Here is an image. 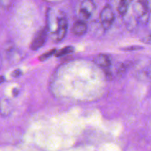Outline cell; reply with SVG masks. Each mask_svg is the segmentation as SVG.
Segmentation results:
<instances>
[{
  "instance_id": "9c48e42d",
  "label": "cell",
  "mask_w": 151,
  "mask_h": 151,
  "mask_svg": "<svg viewBox=\"0 0 151 151\" xmlns=\"http://www.w3.org/2000/svg\"><path fill=\"white\" fill-rule=\"evenodd\" d=\"M131 0H120L118 4V13L122 16H124L128 12Z\"/></svg>"
},
{
  "instance_id": "2e32d148",
  "label": "cell",
  "mask_w": 151,
  "mask_h": 151,
  "mask_svg": "<svg viewBox=\"0 0 151 151\" xmlns=\"http://www.w3.org/2000/svg\"><path fill=\"white\" fill-rule=\"evenodd\" d=\"M1 66V56H0V68Z\"/></svg>"
},
{
  "instance_id": "4fadbf2b",
  "label": "cell",
  "mask_w": 151,
  "mask_h": 151,
  "mask_svg": "<svg viewBox=\"0 0 151 151\" xmlns=\"http://www.w3.org/2000/svg\"><path fill=\"white\" fill-rule=\"evenodd\" d=\"M142 41L147 43V44H151V33L149 34L147 36H146L145 38L142 40Z\"/></svg>"
},
{
  "instance_id": "30bf717a",
  "label": "cell",
  "mask_w": 151,
  "mask_h": 151,
  "mask_svg": "<svg viewBox=\"0 0 151 151\" xmlns=\"http://www.w3.org/2000/svg\"><path fill=\"white\" fill-rule=\"evenodd\" d=\"M75 51V48L72 46H66V47H63V48L60 49V50H56L55 56L56 57H61V56H66V55L70 54Z\"/></svg>"
},
{
  "instance_id": "8fae6325",
  "label": "cell",
  "mask_w": 151,
  "mask_h": 151,
  "mask_svg": "<svg viewBox=\"0 0 151 151\" xmlns=\"http://www.w3.org/2000/svg\"><path fill=\"white\" fill-rule=\"evenodd\" d=\"M55 52H56L55 49H52V50H49V51L46 52V53H43L42 55H41V56L38 57V59H39L40 61H41V62H44V61L47 60V59H50L52 56L55 55Z\"/></svg>"
},
{
  "instance_id": "9a60e30c",
  "label": "cell",
  "mask_w": 151,
  "mask_h": 151,
  "mask_svg": "<svg viewBox=\"0 0 151 151\" xmlns=\"http://www.w3.org/2000/svg\"><path fill=\"white\" fill-rule=\"evenodd\" d=\"M4 81H5V78H4L3 76H0V84H1V83L4 82Z\"/></svg>"
},
{
  "instance_id": "8992f818",
  "label": "cell",
  "mask_w": 151,
  "mask_h": 151,
  "mask_svg": "<svg viewBox=\"0 0 151 151\" xmlns=\"http://www.w3.org/2000/svg\"><path fill=\"white\" fill-rule=\"evenodd\" d=\"M134 9L137 16L141 19L146 17L148 11V6L145 0H137L134 2Z\"/></svg>"
},
{
  "instance_id": "7c38bea8",
  "label": "cell",
  "mask_w": 151,
  "mask_h": 151,
  "mask_svg": "<svg viewBox=\"0 0 151 151\" xmlns=\"http://www.w3.org/2000/svg\"><path fill=\"white\" fill-rule=\"evenodd\" d=\"M22 74V70L20 69H17V70H15L14 71H13L11 73L12 76L14 77V78H18V77L20 76Z\"/></svg>"
},
{
  "instance_id": "6da1fadb",
  "label": "cell",
  "mask_w": 151,
  "mask_h": 151,
  "mask_svg": "<svg viewBox=\"0 0 151 151\" xmlns=\"http://www.w3.org/2000/svg\"><path fill=\"white\" fill-rule=\"evenodd\" d=\"M100 19L103 29L109 30L111 28L114 22L115 16L111 6L106 5V7H103V9L100 12Z\"/></svg>"
},
{
  "instance_id": "52a82bcc",
  "label": "cell",
  "mask_w": 151,
  "mask_h": 151,
  "mask_svg": "<svg viewBox=\"0 0 151 151\" xmlns=\"http://www.w3.org/2000/svg\"><path fill=\"white\" fill-rule=\"evenodd\" d=\"M94 62L103 69H109L111 65L110 57L106 54H98L94 57Z\"/></svg>"
},
{
  "instance_id": "ba28073f",
  "label": "cell",
  "mask_w": 151,
  "mask_h": 151,
  "mask_svg": "<svg viewBox=\"0 0 151 151\" xmlns=\"http://www.w3.org/2000/svg\"><path fill=\"white\" fill-rule=\"evenodd\" d=\"M87 25L83 20L77 21L72 26V32L75 36H83L86 33Z\"/></svg>"
},
{
  "instance_id": "5bb4252c",
  "label": "cell",
  "mask_w": 151,
  "mask_h": 151,
  "mask_svg": "<svg viewBox=\"0 0 151 151\" xmlns=\"http://www.w3.org/2000/svg\"><path fill=\"white\" fill-rule=\"evenodd\" d=\"M142 47H137V46H134L132 47H127V48H123L124 50H139V49H141Z\"/></svg>"
},
{
  "instance_id": "7a4b0ae2",
  "label": "cell",
  "mask_w": 151,
  "mask_h": 151,
  "mask_svg": "<svg viewBox=\"0 0 151 151\" xmlns=\"http://www.w3.org/2000/svg\"><path fill=\"white\" fill-rule=\"evenodd\" d=\"M95 10V4L93 0H83L80 7V16L82 20H88Z\"/></svg>"
},
{
  "instance_id": "3957f363",
  "label": "cell",
  "mask_w": 151,
  "mask_h": 151,
  "mask_svg": "<svg viewBox=\"0 0 151 151\" xmlns=\"http://www.w3.org/2000/svg\"><path fill=\"white\" fill-rule=\"evenodd\" d=\"M47 33L45 28L37 32L30 44V48L32 50H38L44 46L47 41Z\"/></svg>"
},
{
  "instance_id": "5b68a950",
  "label": "cell",
  "mask_w": 151,
  "mask_h": 151,
  "mask_svg": "<svg viewBox=\"0 0 151 151\" xmlns=\"http://www.w3.org/2000/svg\"><path fill=\"white\" fill-rule=\"evenodd\" d=\"M13 109V104L8 98L2 96L0 98V115L7 117L10 115Z\"/></svg>"
},
{
  "instance_id": "277c9868",
  "label": "cell",
  "mask_w": 151,
  "mask_h": 151,
  "mask_svg": "<svg viewBox=\"0 0 151 151\" xmlns=\"http://www.w3.org/2000/svg\"><path fill=\"white\" fill-rule=\"evenodd\" d=\"M68 21L65 17H59L58 19V28L55 33V38L57 41H61L65 38L68 30Z\"/></svg>"
}]
</instances>
